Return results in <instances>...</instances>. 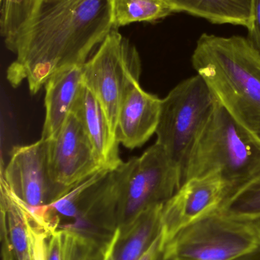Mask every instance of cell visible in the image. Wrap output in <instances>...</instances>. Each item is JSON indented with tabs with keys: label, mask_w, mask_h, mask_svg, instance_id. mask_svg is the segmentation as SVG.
I'll return each mask as SVG.
<instances>
[{
	"label": "cell",
	"mask_w": 260,
	"mask_h": 260,
	"mask_svg": "<svg viewBox=\"0 0 260 260\" xmlns=\"http://www.w3.org/2000/svg\"><path fill=\"white\" fill-rule=\"evenodd\" d=\"M46 260H63L62 229H56L49 237Z\"/></svg>",
	"instance_id": "44dd1931"
},
{
	"label": "cell",
	"mask_w": 260,
	"mask_h": 260,
	"mask_svg": "<svg viewBox=\"0 0 260 260\" xmlns=\"http://www.w3.org/2000/svg\"><path fill=\"white\" fill-rule=\"evenodd\" d=\"M259 247L252 223L216 212L180 231L165 246L162 260H236Z\"/></svg>",
	"instance_id": "8992f818"
},
{
	"label": "cell",
	"mask_w": 260,
	"mask_h": 260,
	"mask_svg": "<svg viewBox=\"0 0 260 260\" xmlns=\"http://www.w3.org/2000/svg\"><path fill=\"white\" fill-rule=\"evenodd\" d=\"M140 74L138 51L116 28L83 65V84L100 102L115 135L121 105Z\"/></svg>",
	"instance_id": "52a82bcc"
},
{
	"label": "cell",
	"mask_w": 260,
	"mask_h": 260,
	"mask_svg": "<svg viewBox=\"0 0 260 260\" xmlns=\"http://www.w3.org/2000/svg\"><path fill=\"white\" fill-rule=\"evenodd\" d=\"M232 191V186L218 174L194 177L183 183L162 208V251L180 231L218 211Z\"/></svg>",
	"instance_id": "ba28073f"
},
{
	"label": "cell",
	"mask_w": 260,
	"mask_h": 260,
	"mask_svg": "<svg viewBox=\"0 0 260 260\" xmlns=\"http://www.w3.org/2000/svg\"><path fill=\"white\" fill-rule=\"evenodd\" d=\"M236 260H260V247L254 251Z\"/></svg>",
	"instance_id": "d4e9b609"
},
{
	"label": "cell",
	"mask_w": 260,
	"mask_h": 260,
	"mask_svg": "<svg viewBox=\"0 0 260 260\" xmlns=\"http://www.w3.org/2000/svg\"><path fill=\"white\" fill-rule=\"evenodd\" d=\"M192 62L218 103L260 140V53L250 40L203 34Z\"/></svg>",
	"instance_id": "7a4b0ae2"
},
{
	"label": "cell",
	"mask_w": 260,
	"mask_h": 260,
	"mask_svg": "<svg viewBox=\"0 0 260 260\" xmlns=\"http://www.w3.org/2000/svg\"><path fill=\"white\" fill-rule=\"evenodd\" d=\"M251 223L253 224V227L255 228V229H256V232H257V233L259 234L260 236V218Z\"/></svg>",
	"instance_id": "484cf974"
},
{
	"label": "cell",
	"mask_w": 260,
	"mask_h": 260,
	"mask_svg": "<svg viewBox=\"0 0 260 260\" xmlns=\"http://www.w3.org/2000/svg\"><path fill=\"white\" fill-rule=\"evenodd\" d=\"M174 12H184L215 24H232L252 30L255 0H166Z\"/></svg>",
	"instance_id": "9a60e30c"
},
{
	"label": "cell",
	"mask_w": 260,
	"mask_h": 260,
	"mask_svg": "<svg viewBox=\"0 0 260 260\" xmlns=\"http://www.w3.org/2000/svg\"><path fill=\"white\" fill-rule=\"evenodd\" d=\"M47 141L50 176L63 195L105 170L74 114H70L59 133Z\"/></svg>",
	"instance_id": "30bf717a"
},
{
	"label": "cell",
	"mask_w": 260,
	"mask_h": 260,
	"mask_svg": "<svg viewBox=\"0 0 260 260\" xmlns=\"http://www.w3.org/2000/svg\"><path fill=\"white\" fill-rule=\"evenodd\" d=\"M63 260H102L103 250L92 238L73 229H62Z\"/></svg>",
	"instance_id": "ffe728a7"
},
{
	"label": "cell",
	"mask_w": 260,
	"mask_h": 260,
	"mask_svg": "<svg viewBox=\"0 0 260 260\" xmlns=\"http://www.w3.org/2000/svg\"><path fill=\"white\" fill-rule=\"evenodd\" d=\"M161 245H160V232L153 241L148 250L138 260H162Z\"/></svg>",
	"instance_id": "cb8c5ba5"
},
{
	"label": "cell",
	"mask_w": 260,
	"mask_h": 260,
	"mask_svg": "<svg viewBox=\"0 0 260 260\" xmlns=\"http://www.w3.org/2000/svg\"><path fill=\"white\" fill-rule=\"evenodd\" d=\"M94 147L102 168L113 170L121 165L116 135L113 133L106 114L94 94L83 85L73 113Z\"/></svg>",
	"instance_id": "5bb4252c"
},
{
	"label": "cell",
	"mask_w": 260,
	"mask_h": 260,
	"mask_svg": "<svg viewBox=\"0 0 260 260\" xmlns=\"http://www.w3.org/2000/svg\"><path fill=\"white\" fill-rule=\"evenodd\" d=\"M83 66L56 72L45 85V120L41 139L49 140L62 129L73 113L83 87Z\"/></svg>",
	"instance_id": "7c38bea8"
},
{
	"label": "cell",
	"mask_w": 260,
	"mask_h": 260,
	"mask_svg": "<svg viewBox=\"0 0 260 260\" xmlns=\"http://www.w3.org/2000/svg\"><path fill=\"white\" fill-rule=\"evenodd\" d=\"M206 81L197 74L183 81L162 99L156 143L183 172L192 147L216 106Z\"/></svg>",
	"instance_id": "5b68a950"
},
{
	"label": "cell",
	"mask_w": 260,
	"mask_h": 260,
	"mask_svg": "<svg viewBox=\"0 0 260 260\" xmlns=\"http://www.w3.org/2000/svg\"><path fill=\"white\" fill-rule=\"evenodd\" d=\"M180 186V170L155 143L140 157L105 171L96 185V200L108 218L125 228L148 208L164 204Z\"/></svg>",
	"instance_id": "3957f363"
},
{
	"label": "cell",
	"mask_w": 260,
	"mask_h": 260,
	"mask_svg": "<svg viewBox=\"0 0 260 260\" xmlns=\"http://www.w3.org/2000/svg\"><path fill=\"white\" fill-rule=\"evenodd\" d=\"M174 12L166 0H113L114 28L134 22H154Z\"/></svg>",
	"instance_id": "ac0fdd59"
},
{
	"label": "cell",
	"mask_w": 260,
	"mask_h": 260,
	"mask_svg": "<svg viewBox=\"0 0 260 260\" xmlns=\"http://www.w3.org/2000/svg\"><path fill=\"white\" fill-rule=\"evenodd\" d=\"M114 28L113 0H41L10 50L8 81L36 94L56 72L83 66Z\"/></svg>",
	"instance_id": "6da1fadb"
},
{
	"label": "cell",
	"mask_w": 260,
	"mask_h": 260,
	"mask_svg": "<svg viewBox=\"0 0 260 260\" xmlns=\"http://www.w3.org/2000/svg\"><path fill=\"white\" fill-rule=\"evenodd\" d=\"M0 208L3 260H33L30 232L32 210L2 178Z\"/></svg>",
	"instance_id": "4fadbf2b"
},
{
	"label": "cell",
	"mask_w": 260,
	"mask_h": 260,
	"mask_svg": "<svg viewBox=\"0 0 260 260\" xmlns=\"http://www.w3.org/2000/svg\"><path fill=\"white\" fill-rule=\"evenodd\" d=\"M162 99L145 91L140 82L130 88L121 105L116 138L130 149L145 145L156 133L161 111Z\"/></svg>",
	"instance_id": "8fae6325"
},
{
	"label": "cell",
	"mask_w": 260,
	"mask_h": 260,
	"mask_svg": "<svg viewBox=\"0 0 260 260\" xmlns=\"http://www.w3.org/2000/svg\"><path fill=\"white\" fill-rule=\"evenodd\" d=\"M260 170V140L218 103L191 150L181 186L194 177L218 174L232 190Z\"/></svg>",
	"instance_id": "277c9868"
},
{
	"label": "cell",
	"mask_w": 260,
	"mask_h": 260,
	"mask_svg": "<svg viewBox=\"0 0 260 260\" xmlns=\"http://www.w3.org/2000/svg\"><path fill=\"white\" fill-rule=\"evenodd\" d=\"M217 212L244 222L260 218V170L230 192Z\"/></svg>",
	"instance_id": "e0dca14e"
},
{
	"label": "cell",
	"mask_w": 260,
	"mask_h": 260,
	"mask_svg": "<svg viewBox=\"0 0 260 260\" xmlns=\"http://www.w3.org/2000/svg\"><path fill=\"white\" fill-rule=\"evenodd\" d=\"M163 204L143 211L129 225L122 229L114 260H138L160 232Z\"/></svg>",
	"instance_id": "2e32d148"
},
{
	"label": "cell",
	"mask_w": 260,
	"mask_h": 260,
	"mask_svg": "<svg viewBox=\"0 0 260 260\" xmlns=\"http://www.w3.org/2000/svg\"><path fill=\"white\" fill-rule=\"evenodd\" d=\"M1 178L31 208L48 206L64 196L50 176L48 141L41 138L12 148L7 165L2 168Z\"/></svg>",
	"instance_id": "9c48e42d"
},
{
	"label": "cell",
	"mask_w": 260,
	"mask_h": 260,
	"mask_svg": "<svg viewBox=\"0 0 260 260\" xmlns=\"http://www.w3.org/2000/svg\"><path fill=\"white\" fill-rule=\"evenodd\" d=\"M41 0H0V30L6 47L12 49L17 35Z\"/></svg>",
	"instance_id": "d6986e66"
},
{
	"label": "cell",
	"mask_w": 260,
	"mask_h": 260,
	"mask_svg": "<svg viewBox=\"0 0 260 260\" xmlns=\"http://www.w3.org/2000/svg\"><path fill=\"white\" fill-rule=\"evenodd\" d=\"M121 235H122V229L120 227H117L109 241L105 245V248L103 249L102 260H114L116 247L120 240Z\"/></svg>",
	"instance_id": "603a6c76"
},
{
	"label": "cell",
	"mask_w": 260,
	"mask_h": 260,
	"mask_svg": "<svg viewBox=\"0 0 260 260\" xmlns=\"http://www.w3.org/2000/svg\"><path fill=\"white\" fill-rule=\"evenodd\" d=\"M249 35L248 39L260 53V0H255L253 26Z\"/></svg>",
	"instance_id": "7402d4cb"
}]
</instances>
